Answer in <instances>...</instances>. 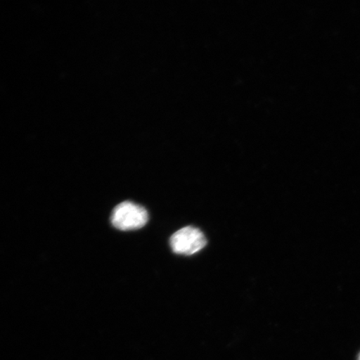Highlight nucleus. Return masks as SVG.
Masks as SVG:
<instances>
[{
    "label": "nucleus",
    "mask_w": 360,
    "mask_h": 360,
    "mask_svg": "<svg viewBox=\"0 0 360 360\" xmlns=\"http://www.w3.org/2000/svg\"><path fill=\"white\" fill-rule=\"evenodd\" d=\"M148 214L143 206L126 201L117 205L111 215L114 227L122 231H136L147 224Z\"/></svg>",
    "instance_id": "1"
},
{
    "label": "nucleus",
    "mask_w": 360,
    "mask_h": 360,
    "mask_svg": "<svg viewBox=\"0 0 360 360\" xmlns=\"http://www.w3.org/2000/svg\"><path fill=\"white\" fill-rule=\"evenodd\" d=\"M207 240L199 229L188 226L179 229L170 238V246L175 254L191 255L204 249Z\"/></svg>",
    "instance_id": "2"
},
{
    "label": "nucleus",
    "mask_w": 360,
    "mask_h": 360,
    "mask_svg": "<svg viewBox=\"0 0 360 360\" xmlns=\"http://www.w3.org/2000/svg\"><path fill=\"white\" fill-rule=\"evenodd\" d=\"M358 360H360V354H359V359Z\"/></svg>",
    "instance_id": "3"
}]
</instances>
